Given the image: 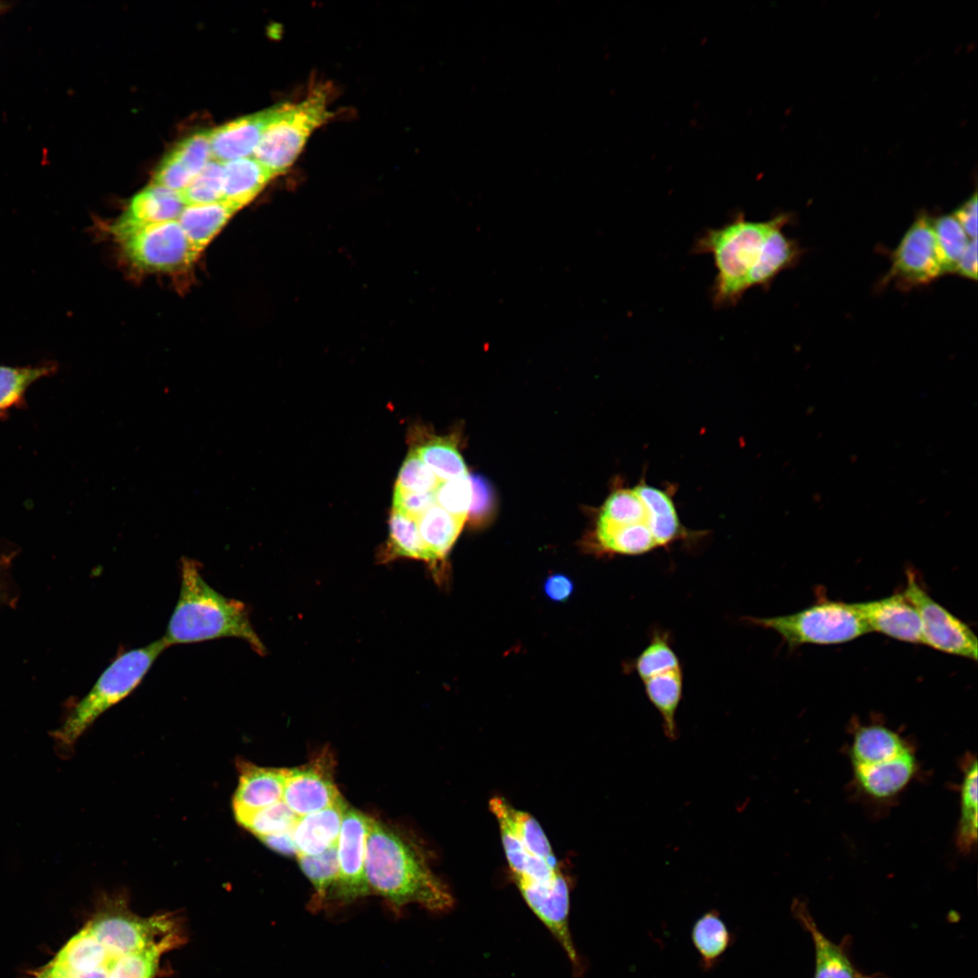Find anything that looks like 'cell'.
Instances as JSON below:
<instances>
[{"instance_id":"cell-1","label":"cell","mask_w":978,"mask_h":978,"mask_svg":"<svg viewBox=\"0 0 978 978\" xmlns=\"http://www.w3.org/2000/svg\"><path fill=\"white\" fill-rule=\"evenodd\" d=\"M791 219V214L781 213L752 221L736 212L729 222L695 239L692 253L711 254L716 269L711 286L715 308L736 305L753 287L768 289L778 274L796 264L802 250L783 233Z\"/></svg>"},{"instance_id":"cell-2","label":"cell","mask_w":978,"mask_h":978,"mask_svg":"<svg viewBox=\"0 0 978 978\" xmlns=\"http://www.w3.org/2000/svg\"><path fill=\"white\" fill-rule=\"evenodd\" d=\"M365 870L371 894L383 897L397 915L410 904L432 912H446L454 905L447 885L433 872L422 850L401 833L369 817Z\"/></svg>"},{"instance_id":"cell-3","label":"cell","mask_w":978,"mask_h":978,"mask_svg":"<svg viewBox=\"0 0 978 978\" xmlns=\"http://www.w3.org/2000/svg\"><path fill=\"white\" fill-rule=\"evenodd\" d=\"M200 568L197 561L181 558L179 596L161 638L166 646L235 638L264 655L266 647L250 621L246 606L211 587Z\"/></svg>"},{"instance_id":"cell-4","label":"cell","mask_w":978,"mask_h":978,"mask_svg":"<svg viewBox=\"0 0 978 978\" xmlns=\"http://www.w3.org/2000/svg\"><path fill=\"white\" fill-rule=\"evenodd\" d=\"M168 647L163 639L120 654L74 705L62 724L51 732L59 753L67 754L84 732L107 710L130 695Z\"/></svg>"},{"instance_id":"cell-5","label":"cell","mask_w":978,"mask_h":978,"mask_svg":"<svg viewBox=\"0 0 978 978\" xmlns=\"http://www.w3.org/2000/svg\"><path fill=\"white\" fill-rule=\"evenodd\" d=\"M332 117L326 88L317 87L300 102L281 103L264 127L252 157L273 177L286 172L312 133Z\"/></svg>"},{"instance_id":"cell-6","label":"cell","mask_w":978,"mask_h":978,"mask_svg":"<svg viewBox=\"0 0 978 978\" xmlns=\"http://www.w3.org/2000/svg\"><path fill=\"white\" fill-rule=\"evenodd\" d=\"M746 619L776 632L790 647L842 644L870 632L854 603L833 600L788 615Z\"/></svg>"},{"instance_id":"cell-7","label":"cell","mask_w":978,"mask_h":978,"mask_svg":"<svg viewBox=\"0 0 978 978\" xmlns=\"http://www.w3.org/2000/svg\"><path fill=\"white\" fill-rule=\"evenodd\" d=\"M109 230L129 263L143 271L174 272L189 266L200 254L177 220Z\"/></svg>"},{"instance_id":"cell-8","label":"cell","mask_w":978,"mask_h":978,"mask_svg":"<svg viewBox=\"0 0 978 978\" xmlns=\"http://www.w3.org/2000/svg\"><path fill=\"white\" fill-rule=\"evenodd\" d=\"M905 597L916 608L922 629V644L938 651L977 660V637L970 627L935 601L908 572Z\"/></svg>"},{"instance_id":"cell-9","label":"cell","mask_w":978,"mask_h":978,"mask_svg":"<svg viewBox=\"0 0 978 978\" xmlns=\"http://www.w3.org/2000/svg\"><path fill=\"white\" fill-rule=\"evenodd\" d=\"M933 219L920 213L891 254V266L881 283L894 282L910 289L927 284L943 275L938 262Z\"/></svg>"},{"instance_id":"cell-10","label":"cell","mask_w":978,"mask_h":978,"mask_svg":"<svg viewBox=\"0 0 978 978\" xmlns=\"http://www.w3.org/2000/svg\"><path fill=\"white\" fill-rule=\"evenodd\" d=\"M368 816L347 806L337 840L338 877L330 900L351 904L371 894L366 870Z\"/></svg>"},{"instance_id":"cell-11","label":"cell","mask_w":978,"mask_h":978,"mask_svg":"<svg viewBox=\"0 0 978 978\" xmlns=\"http://www.w3.org/2000/svg\"><path fill=\"white\" fill-rule=\"evenodd\" d=\"M333 754L327 748L307 763L288 769L283 801L298 816H303L342 800L334 781Z\"/></svg>"},{"instance_id":"cell-12","label":"cell","mask_w":978,"mask_h":978,"mask_svg":"<svg viewBox=\"0 0 978 978\" xmlns=\"http://www.w3.org/2000/svg\"><path fill=\"white\" fill-rule=\"evenodd\" d=\"M515 884L528 906L563 948L574 969L580 972L582 964L569 926L570 888L562 872L545 881Z\"/></svg>"},{"instance_id":"cell-13","label":"cell","mask_w":978,"mask_h":978,"mask_svg":"<svg viewBox=\"0 0 978 978\" xmlns=\"http://www.w3.org/2000/svg\"><path fill=\"white\" fill-rule=\"evenodd\" d=\"M870 631L903 642L922 644L918 613L903 593L880 599L854 603Z\"/></svg>"},{"instance_id":"cell-14","label":"cell","mask_w":978,"mask_h":978,"mask_svg":"<svg viewBox=\"0 0 978 978\" xmlns=\"http://www.w3.org/2000/svg\"><path fill=\"white\" fill-rule=\"evenodd\" d=\"M791 913L811 937L815 954L813 978H887L866 974L858 969L849 954V936L839 944L830 940L818 927L803 901L795 899Z\"/></svg>"},{"instance_id":"cell-15","label":"cell","mask_w":978,"mask_h":978,"mask_svg":"<svg viewBox=\"0 0 978 978\" xmlns=\"http://www.w3.org/2000/svg\"><path fill=\"white\" fill-rule=\"evenodd\" d=\"M275 110L276 106L210 130L212 160L225 163L251 157Z\"/></svg>"},{"instance_id":"cell-16","label":"cell","mask_w":978,"mask_h":978,"mask_svg":"<svg viewBox=\"0 0 978 978\" xmlns=\"http://www.w3.org/2000/svg\"><path fill=\"white\" fill-rule=\"evenodd\" d=\"M239 781L234 794V813L264 808L283 800L287 768L262 767L237 762Z\"/></svg>"},{"instance_id":"cell-17","label":"cell","mask_w":978,"mask_h":978,"mask_svg":"<svg viewBox=\"0 0 978 978\" xmlns=\"http://www.w3.org/2000/svg\"><path fill=\"white\" fill-rule=\"evenodd\" d=\"M916 767V758L910 747L888 761L852 769L856 782L868 796L884 800L904 790L913 779Z\"/></svg>"},{"instance_id":"cell-18","label":"cell","mask_w":978,"mask_h":978,"mask_svg":"<svg viewBox=\"0 0 978 978\" xmlns=\"http://www.w3.org/2000/svg\"><path fill=\"white\" fill-rule=\"evenodd\" d=\"M635 488L652 516L659 548H668L677 542H689L702 536L681 523L674 501V485L658 488L641 479Z\"/></svg>"},{"instance_id":"cell-19","label":"cell","mask_w":978,"mask_h":978,"mask_svg":"<svg viewBox=\"0 0 978 978\" xmlns=\"http://www.w3.org/2000/svg\"><path fill=\"white\" fill-rule=\"evenodd\" d=\"M185 206L179 192L150 184L130 199L125 211L110 227L177 220Z\"/></svg>"},{"instance_id":"cell-20","label":"cell","mask_w":978,"mask_h":978,"mask_svg":"<svg viewBox=\"0 0 978 978\" xmlns=\"http://www.w3.org/2000/svg\"><path fill=\"white\" fill-rule=\"evenodd\" d=\"M347 806L342 799L330 807L298 817L292 827L297 855H318L335 845Z\"/></svg>"},{"instance_id":"cell-21","label":"cell","mask_w":978,"mask_h":978,"mask_svg":"<svg viewBox=\"0 0 978 978\" xmlns=\"http://www.w3.org/2000/svg\"><path fill=\"white\" fill-rule=\"evenodd\" d=\"M640 679L647 698L662 717L666 737L676 740L679 733L676 714L683 693L681 664L659 668Z\"/></svg>"},{"instance_id":"cell-22","label":"cell","mask_w":978,"mask_h":978,"mask_svg":"<svg viewBox=\"0 0 978 978\" xmlns=\"http://www.w3.org/2000/svg\"><path fill=\"white\" fill-rule=\"evenodd\" d=\"M489 806L500 829L509 832L525 852L545 859L555 858L549 839L534 817L515 809L501 797L492 798Z\"/></svg>"},{"instance_id":"cell-23","label":"cell","mask_w":978,"mask_h":978,"mask_svg":"<svg viewBox=\"0 0 978 978\" xmlns=\"http://www.w3.org/2000/svg\"><path fill=\"white\" fill-rule=\"evenodd\" d=\"M223 164L222 201L238 210L250 203L273 177V175L252 156Z\"/></svg>"},{"instance_id":"cell-24","label":"cell","mask_w":978,"mask_h":978,"mask_svg":"<svg viewBox=\"0 0 978 978\" xmlns=\"http://www.w3.org/2000/svg\"><path fill=\"white\" fill-rule=\"evenodd\" d=\"M909 746L896 732L881 724L858 727L849 749L852 767L867 766L888 761Z\"/></svg>"},{"instance_id":"cell-25","label":"cell","mask_w":978,"mask_h":978,"mask_svg":"<svg viewBox=\"0 0 978 978\" xmlns=\"http://www.w3.org/2000/svg\"><path fill=\"white\" fill-rule=\"evenodd\" d=\"M465 522L436 503L417 519L420 539L427 554V563L436 569L443 562Z\"/></svg>"},{"instance_id":"cell-26","label":"cell","mask_w":978,"mask_h":978,"mask_svg":"<svg viewBox=\"0 0 978 978\" xmlns=\"http://www.w3.org/2000/svg\"><path fill=\"white\" fill-rule=\"evenodd\" d=\"M237 211L225 201L188 205L177 222L196 250L201 253Z\"/></svg>"},{"instance_id":"cell-27","label":"cell","mask_w":978,"mask_h":978,"mask_svg":"<svg viewBox=\"0 0 978 978\" xmlns=\"http://www.w3.org/2000/svg\"><path fill=\"white\" fill-rule=\"evenodd\" d=\"M399 559L419 560L427 562V554L420 539L415 518L391 510L388 518V535L379 551V563H388Z\"/></svg>"},{"instance_id":"cell-28","label":"cell","mask_w":978,"mask_h":978,"mask_svg":"<svg viewBox=\"0 0 978 978\" xmlns=\"http://www.w3.org/2000/svg\"><path fill=\"white\" fill-rule=\"evenodd\" d=\"M299 865L313 887L309 907L312 912L326 907L338 877L337 843L321 854L297 855Z\"/></svg>"},{"instance_id":"cell-29","label":"cell","mask_w":978,"mask_h":978,"mask_svg":"<svg viewBox=\"0 0 978 978\" xmlns=\"http://www.w3.org/2000/svg\"><path fill=\"white\" fill-rule=\"evenodd\" d=\"M691 938L705 970L717 963L732 942L731 933L716 910L705 913L695 922Z\"/></svg>"},{"instance_id":"cell-30","label":"cell","mask_w":978,"mask_h":978,"mask_svg":"<svg viewBox=\"0 0 978 978\" xmlns=\"http://www.w3.org/2000/svg\"><path fill=\"white\" fill-rule=\"evenodd\" d=\"M57 370V364L47 361L38 365H0V415L21 406L28 388Z\"/></svg>"},{"instance_id":"cell-31","label":"cell","mask_w":978,"mask_h":978,"mask_svg":"<svg viewBox=\"0 0 978 978\" xmlns=\"http://www.w3.org/2000/svg\"><path fill=\"white\" fill-rule=\"evenodd\" d=\"M414 450L440 481L469 475L455 441L449 436H435Z\"/></svg>"},{"instance_id":"cell-32","label":"cell","mask_w":978,"mask_h":978,"mask_svg":"<svg viewBox=\"0 0 978 978\" xmlns=\"http://www.w3.org/2000/svg\"><path fill=\"white\" fill-rule=\"evenodd\" d=\"M961 785L960 818L956 833V845L963 853H968L977 840V761H967L964 765Z\"/></svg>"},{"instance_id":"cell-33","label":"cell","mask_w":978,"mask_h":978,"mask_svg":"<svg viewBox=\"0 0 978 978\" xmlns=\"http://www.w3.org/2000/svg\"><path fill=\"white\" fill-rule=\"evenodd\" d=\"M936 254L942 274L955 273L959 260L971 240L953 215L933 219Z\"/></svg>"},{"instance_id":"cell-34","label":"cell","mask_w":978,"mask_h":978,"mask_svg":"<svg viewBox=\"0 0 978 978\" xmlns=\"http://www.w3.org/2000/svg\"><path fill=\"white\" fill-rule=\"evenodd\" d=\"M234 814L237 822L258 839L292 829L298 819L283 800L264 808Z\"/></svg>"},{"instance_id":"cell-35","label":"cell","mask_w":978,"mask_h":978,"mask_svg":"<svg viewBox=\"0 0 978 978\" xmlns=\"http://www.w3.org/2000/svg\"><path fill=\"white\" fill-rule=\"evenodd\" d=\"M223 186L224 164L210 160L179 193L186 206L209 204L222 201Z\"/></svg>"},{"instance_id":"cell-36","label":"cell","mask_w":978,"mask_h":978,"mask_svg":"<svg viewBox=\"0 0 978 978\" xmlns=\"http://www.w3.org/2000/svg\"><path fill=\"white\" fill-rule=\"evenodd\" d=\"M440 482L413 449L402 463L394 489L409 493H433Z\"/></svg>"},{"instance_id":"cell-37","label":"cell","mask_w":978,"mask_h":978,"mask_svg":"<svg viewBox=\"0 0 978 978\" xmlns=\"http://www.w3.org/2000/svg\"><path fill=\"white\" fill-rule=\"evenodd\" d=\"M434 494L437 505L450 514L466 521L472 500L469 475L441 481Z\"/></svg>"},{"instance_id":"cell-38","label":"cell","mask_w":978,"mask_h":978,"mask_svg":"<svg viewBox=\"0 0 978 978\" xmlns=\"http://www.w3.org/2000/svg\"><path fill=\"white\" fill-rule=\"evenodd\" d=\"M171 948L153 946L123 956L109 978H153L163 954Z\"/></svg>"},{"instance_id":"cell-39","label":"cell","mask_w":978,"mask_h":978,"mask_svg":"<svg viewBox=\"0 0 978 978\" xmlns=\"http://www.w3.org/2000/svg\"><path fill=\"white\" fill-rule=\"evenodd\" d=\"M170 152L196 177L212 160L210 130H200L185 138Z\"/></svg>"},{"instance_id":"cell-40","label":"cell","mask_w":978,"mask_h":978,"mask_svg":"<svg viewBox=\"0 0 978 978\" xmlns=\"http://www.w3.org/2000/svg\"><path fill=\"white\" fill-rule=\"evenodd\" d=\"M194 177L195 176L169 152L156 169L151 184L181 192Z\"/></svg>"},{"instance_id":"cell-41","label":"cell","mask_w":978,"mask_h":978,"mask_svg":"<svg viewBox=\"0 0 978 978\" xmlns=\"http://www.w3.org/2000/svg\"><path fill=\"white\" fill-rule=\"evenodd\" d=\"M392 509L416 520L436 503L433 493H409L395 490Z\"/></svg>"},{"instance_id":"cell-42","label":"cell","mask_w":978,"mask_h":978,"mask_svg":"<svg viewBox=\"0 0 978 978\" xmlns=\"http://www.w3.org/2000/svg\"><path fill=\"white\" fill-rule=\"evenodd\" d=\"M472 500L468 513L474 521H481L489 513L493 503V494L486 480L479 475H470Z\"/></svg>"},{"instance_id":"cell-43","label":"cell","mask_w":978,"mask_h":978,"mask_svg":"<svg viewBox=\"0 0 978 978\" xmlns=\"http://www.w3.org/2000/svg\"><path fill=\"white\" fill-rule=\"evenodd\" d=\"M970 239L977 238V194H974L952 214Z\"/></svg>"},{"instance_id":"cell-44","label":"cell","mask_w":978,"mask_h":978,"mask_svg":"<svg viewBox=\"0 0 978 978\" xmlns=\"http://www.w3.org/2000/svg\"><path fill=\"white\" fill-rule=\"evenodd\" d=\"M543 590L546 596L553 601L566 600L573 591V583L570 578L563 574H552L549 576Z\"/></svg>"},{"instance_id":"cell-45","label":"cell","mask_w":978,"mask_h":978,"mask_svg":"<svg viewBox=\"0 0 978 978\" xmlns=\"http://www.w3.org/2000/svg\"><path fill=\"white\" fill-rule=\"evenodd\" d=\"M268 848L283 855H297L292 829L259 838Z\"/></svg>"},{"instance_id":"cell-46","label":"cell","mask_w":978,"mask_h":978,"mask_svg":"<svg viewBox=\"0 0 978 978\" xmlns=\"http://www.w3.org/2000/svg\"><path fill=\"white\" fill-rule=\"evenodd\" d=\"M955 273L964 278L977 279V239H971L962 254Z\"/></svg>"}]
</instances>
